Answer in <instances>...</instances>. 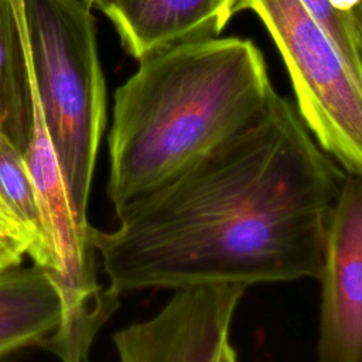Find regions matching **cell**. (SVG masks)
<instances>
[{
  "label": "cell",
  "mask_w": 362,
  "mask_h": 362,
  "mask_svg": "<svg viewBox=\"0 0 362 362\" xmlns=\"http://www.w3.org/2000/svg\"><path fill=\"white\" fill-rule=\"evenodd\" d=\"M218 362H238L236 352H235V349L232 348L230 342H229V344H226V346L222 349V352H221V355H219Z\"/></svg>",
  "instance_id": "14"
},
{
  "label": "cell",
  "mask_w": 362,
  "mask_h": 362,
  "mask_svg": "<svg viewBox=\"0 0 362 362\" xmlns=\"http://www.w3.org/2000/svg\"><path fill=\"white\" fill-rule=\"evenodd\" d=\"M342 168L277 92L247 126L132 201L92 243L117 294L318 279Z\"/></svg>",
  "instance_id": "1"
},
{
  "label": "cell",
  "mask_w": 362,
  "mask_h": 362,
  "mask_svg": "<svg viewBox=\"0 0 362 362\" xmlns=\"http://www.w3.org/2000/svg\"><path fill=\"white\" fill-rule=\"evenodd\" d=\"M33 247L31 233L0 194V274L18 267Z\"/></svg>",
  "instance_id": "13"
},
{
  "label": "cell",
  "mask_w": 362,
  "mask_h": 362,
  "mask_svg": "<svg viewBox=\"0 0 362 362\" xmlns=\"http://www.w3.org/2000/svg\"><path fill=\"white\" fill-rule=\"evenodd\" d=\"M30 69L58 165L86 216L106 127V83L92 7L83 0H20Z\"/></svg>",
  "instance_id": "3"
},
{
  "label": "cell",
  "mask_w": 362,
  "mask_h": 362,
  "mask_svg": "<svg viewBox=\"0 0 362 362\" xmlns=\"http://www.w3.org/2000/svg\"><path fill=\"white\" fill-rule=\"evenodd\" d=\"M137 62L178 44L218 37L236 13V0H92Z\"/></svg>",
  "instance_id": "8"
},
{
  "label": "cell",
  "mask_w": 362,
  "mask_h": 362,
  "mask_svg": "<svg viewBox=\"0 0 362 362\" xmlns=\"http://www.w3.org/2000/svg\"><path fill=\"white\" fill-rule=\"evenodd\" d=\"M362 79V0H300Z\"/></svg>",
  "instance_id": "12"
},
{
  "label": "cell",
  "mask_w": 362,
  "mask_h": 362,
  "mask_svg": "<svg viewBox=\"0 0 362 362\" xmlns=\"http://www.w3.org/2000/svg\"><path fill=\"white\" fill-rule=\"evenodd\" d=\"M246 288L206 284L175 290L160 311L113 334L119 362H218Z\"/></svg>",
  "instance_id": "6"
},
{
  "label": "cell",
  "mask_w": 362,
  "mask_h": 362,
  "mask_svg": "<svg viewBox=\"0 0 362 362\" xmlns=\"http://www.w3.org/2000/svg\"><path fill=\"white\" fill-rule=\"evenodd\" d=\"M276 90L240 37L178 44L139 61L115 92L106 195L115 214L247 126Z\"/></svg>",
  "instance_id": "2"
},
{
  "label": "cell",
  "mask_w": 362,
  "mask_h": 362,
  "mask_svg": "<svg viewBox=\"0 0 362 362\" xmlns=\"http://www.w3.org/2000/svg\"><path fill=\"white\" fill-rule=\"evenodd\" d=\"M0 194L33 236L34 247L30 255L34 266L49 273L52 257L42 232L35 189L24 153L0 133Z\"/></svg>",
  "instance_id": "11"
},
{
  "label": "cell",
  "mask_w": 362,
  "mask_h": 362,
  "mask_svg": "<svg viewBox=\"0 0 362 362\" xmlns=\"http://www.w3.org/2000/svg\"><path fill=\"white\" fill-rule=\"evenodd\" d=\"M83 1H86V3L90 6V1H92V0H83Z\"/></svg>",
  "instance_id": "15"
},
{
  "label": "cell",
  "mask_w": 362,
  "mask_h": 362,
  "mask_svg": "<svg viewBox=\"0 0 362 362\" xmlns=\"http://www.w3.org/2000/svg\"><path fill=\"white\" fill-rule=\"evenodd\" d=\"M33 130L24 150L42 232L52 257L45 273L61 298V321L42 342L59 362H89L95 337L119 305L120 294L98 281L92 226L75 208L58 165L33 83Z\"/></svg>",
  "instance_id": "4"
},
{
  "label": "cell",
  "mask_w": 362,
  "mask_h": 362,
  "mask_svg": "<svg viewBox=\"0 0 362 362\" xmlns=\"http://www.w3.org/2000/svg\"><path fill=\"white\" fill-rule=\"evenodd\" d=\"M317 362L362 361V181L346 174L322 245Z\"/></svg>",
  "instance_id": "7"
},
{
  "label": "cell",
  "mask_w": 362,
  "mask_h": 362,
  "mask_svg": "<svg viewBox=\"0 0 362 362\" xmlns=\"http://www.w3.org/2000/svg\"><path fill=\"white\" fill-rule=\"evenodd\" d=\"M266 27L296 95V110L345 174H362V79L300 0H236Z\"/></svg>",
  "instance_id": "5"
},
{
  "label": "cell",
  "mask_w": 362,
  "mask_h": 362,
  "mask_svg": "<svg viewBox=\"0 0 362 362\" xmlns=\"http://www.w3.org/2000/svg\"><path fill=\"white\" fill-rule=\"evenodd\" d=\"M61 321V298L37 266L0 274V358L42 342Z\"/></svg>",
  "instance_id": "9"
},
{
  "label": "cell",
  "mask_w": 362,
  "mask_h": 362,
  "mask_svg": "<svg viewBox=\"0 0 362 362\" xmlns=\"http://www.w3.org/2000/svg\"><path fill=\"white\" fill-rule=\"evenodd\" d=\"M33 107L20 0H0V133L23 153L31 137Z\"/></svg>",
  "instance_id": "10"
}]
</instances>
